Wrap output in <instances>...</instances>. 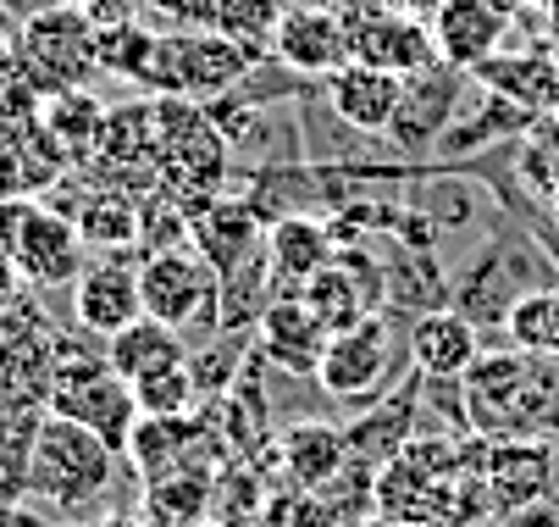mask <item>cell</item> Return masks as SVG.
I'll list each match as a JSON object with an SVG mask.
<instances>
[{"mask_svg":"<svg viewBox=\"0 0 559 527\" xmlns=\"http://www.w3.org/2000/svg\"><path fill=\"white\" fill-rule=\"evenodd\" d=\"M277 7H338V0H277Z\"/></svg>","mask_w":559,"mask_h":527,"instance_id":"obj_39","label":"cell"},{"mask_svg":"<svg viewBox=\"0 0 559 527\" xmlns=\"http://www.w3.org/2000/svg\"><path fill=\"white\" fill-rule=\"evenodd\" d=\"M12 72V34H7V23H0V79Z\"/></svg>","mask_w":559,"mask_h":527,"instance_id":"obj_36","label":"cell"},{"mask_svg":"<svg viewBox=\"0 0 559 527\" xmlns=\"http://www.w3.org/2000/svg\"><path fill=\"white\" fill-rule=\"evenodd\" d=\"M537 272H548V261L521 234H493L483 250L460 267V278H449V306L476 333H483V328H504V317L515 312V300L543 289Z\"/></svg>","mask_w":559,"mask_h":527,"instance_id":"obj_5","label":"cell"},{"mask_svg":"<svg viewBox=\"0 0 559 527\" xmlns=\"http://www.w3.org/2000/svg\"><path fill=\"white\" fill-rule=\"evenodd\" d=\"M139 300H144V317L167 323L178 333H216L222 278L194 256V245L150 250L139 256Z\"/></svg>","mask_w":559,"mask_h":527,"instance_id":"obj_7","label":"cell"},{"mask_svg":"<svg viewBox=\"0 0 559 527\" xmlns=\"http://www.w3.org/2000/svg\"><path fill=\"white\" fill-rule=\"evenodd\" d=\"M510 28V7L504 0H438V17H432V50L438 61L471 72L499 56Z\"/></svg>","mask_w":559,"mask_h":527,"instance_id":"obj_16","label":"cell"},{"mask_svg":"<svg viewBox=\"0 0 559 527\" xmlns=\"http://www.w3.org/2000/svg\"><path fill=\"white\" fill-rule=\"evenodd\" d=\"M399 361H411V355H405V339H399V328H393V312L382 306V312H371L355 328L328 339V355H322V366H316V384H322L328 400H338L349 411H366V406H377L382 395L399 389L393 384Z\"/></svg>","mask_w":559,"mask_h":527,"instance_id":"obj_4","label":"cell"},{"mask_svg":"<svg viewBox=\"0 0 559 527\" xmlns=\"http://www.w3.org/2000/svg\"><path fill=\"white\" fill-rule=\"evenodd\" d=\"M338 17L349 28L355 61L388 67V72H399V79H411V72L438 61L432 28L416 12H399L393 0H338Z\"/></svg>","mask_w":559,"mask_h":527,"instance_id":"obj_8","label":"cell"},{"mask_svg":"<svg viewBox=\"0 0 559 527\" xmlns=\"http://www.w3.org/2000/svg\"><path fill=\"white\" fill-rule=\"evenodd\" d=\"M216 500V472H167L144 483V516L155 527H205Z\"/></svg>","mask_w":559,"mask_h":527,"instance_id":"obj_24","label":"cell"},{"mask_svg":"<svg viewBox=\"0 0 559 527\" xmlns=\"http://www.w3.org/2000/svg\"><path fill=\"white\" fill-rule=\"evenodd\" d=\"M0 527H56V522L45 516V505H34V500H12V505H0Z\"/></svg>","mask_w":559,"mask_h":527,"instance_id":"obj_34","label":"cell"},{"mask_svg":"<svg viewBox=\"0 0 559 527\" xmlns=\"http://www.w3.org/2000/svg\"><path fill=\"white\" fill-rule=\"evenodd\" d=\"M405 355H411V372H421V378H465L471 361L483 355V333H476L454 306H432L421 317H411L405 328Z\"/></svg>","mask_w":559,"mask_h":527,"instance_id":"obj_18","label":"cell"},{"mask_svg":"<svg viewBox=\"0 0 559 527\" xmlns=\"http://www.w3.org/2000/svg\"><path fill=\"white\" fill-rule=\"evenodd\" d=\"M266 456L277 461L283 489L316 494V489H328V483L344 472V461H349V444H344V428H338V422L305 417V422L283 428V433L266 444Z\"/></svg>","mask_w":559,"mask_h":527,"instance_id":"obj_17","label":"cell"},{"mask_svg":"<svg viewBox=\"0 0 559 527\" xmlns=\"http://www.w3.org/2000/svg\"><path fill=\"white\" fill-rule=\"evenodd\" d=\"M416 400H421V378L411 372V384H399L388 400L366 406L349 428H344V444H349V461H366V467H388L399 449H405L416 438Z\"/></svg>","mask_w":559,"mask_h":527,"instance_id":"obj_21","label":"cell"},{"mask_svg":"<svg viewBox=\"0 0 559 527\" xmlns=\"http://www.w3.org/2000/svg\"><path fill=\"white\" fill-rule=\"evenodd\" d=\"M333 256H338V250H333V234H328L322 216L288 211V216L266 222V267H272L277 294H299Z\"/></svg>","mask_w":559,"mask_h":527,"instance_id":"obj_20","label":"cell"},{"mask_svg":"<svg viewBox=\"0 0 559 527\" xmlns=\"http://www.w3.org/2000/svg\"><path fill=\"white\" fill-rule=\"evenodd\" d=\"M72 317L84 333L111 339L128 323L144 317V300H139V261L133 256H95L84 261V272L72 278Z\"/></svg>","mask_w":559,"mask_h":527,"instance_id":"obj_9","label":"cell"},{"mask_svg":"<svg viewBox=\"0 0 559 527\" xmlns=\"http://www.w3.org/2000/svg\"><path fill=\"white\" fill-rule=\"evenodd\" d=\"M117 483V449L56 411L39 417L28 444V500L56 516H90Z\"/></svg>","mask_w":559,"mask_h":527,"instance_id":"obj_1","label":"cell"},{"mask_svg":"<svg viewBox=\"0 0 559 527\" xmlns=\"http://www.w3.org/2000/svg\"><path fill=\"white\" fill-rule=\"evenodd\" d=\"M548 500L559 505V444H554V483H548Z\"/></svg>","mask_w":559,"mask_h":527,"instance_id":"obj_37","label":"cell"},{"mask_svg":"<svg viewBox=\"0 0 559 527\" xmlns=\"http://www.w3.org/2000/svg\"><path fill=\"white\" fill-rule=\"evenodd\" d=\"M548 483H554V444H543V438H488L483 494H488L493 522L548 500Z\"/></svg>","mask_w":559,"mask_h":527,"instance_id":"obj_12","label":"cell"},{"mask_svg":"<svg viewBox=\"0 0 559 527\" xmlns=\"http://www.w3.org/2000/svg\"><path fill=\"white\" fill-rule=\"evenodd\" d=\"M499 527H559V505H554V500H537V505H526V511H510Z\"/></svg>","mask_w":559,"mask_h":527,"instance_id":"obj_35","label":"cell"},{"mask_svg":"<svg viewBox=\"0 0 559 527\" xmlns=\"http://www.w3.org/2000/svg\"><path fill=\"white\" fill-rule=\"evenodd\" d=\"M100 128H106V106H100L90 90H61V95H50V106H45V133L56 139L61 156L90 162L95 144H100Z\"/></svg>","mask_w":559,"mask_h":527,"instance_id":"obj_27","label":"cell"},{"mask_svg":"<svg viewBox=\"0 0 559 527\" xmlns=\"http://www.w3.org/2000/svg\"><path fill=\"white\" fill-rule=\"evenodd\" d=\"M322 84H328V106L355 133H388L393 112H399V95H405V79L388 72V67H371V61H344Z\"/></svg>","mask_w":559,"mask_h":527,"instance_id":"obj_19","label":"cell"},{"mask_svg":"<svg viewBox=\"0 0 559 527\" xmlns=\"http://www.w3.org/2000/svg\"><path fill=\"white\" fill-rule=\"evenodd\" d=\"M554 211H559V184H554Z\"/></svg>","mask_w":559,"mask_h":527,"instance_id":"obj_41","label":"cell"},{"mask_svg":"<svg viewBox=\"0 0 559 527\" xmlns=\"http://www.w3.org/2000/svg\"><path fill=\"white\" fill-rule=\"evenodd\" d=\"M95 17L78 0H45V7L23 12L17 39H12V67L28 72V84L45 95L61 90H90V79L100 72V50H95Z\"/></svg>","mask_w":559,"mask_h":527,"instance_id":"obj_3","label":"cell"},{"mask_svg":"<svg viewBox=\"0 0 559 527\" xmlns=\"http://www.w3.org/2000/svg\"><path fill=\"white\" fill-rule=\"evenodd\" d=\"M178 361H189L183 333L167 328V323H155V317H139V323H128L122 333L106 339V366L117 372V378H128V384L144 378V372H155V366H178Z\"/></svg>","mask_w":559,"mask_h":527,"instance_id":"obj_23","label":"cell"},{"mask_svg":"<svg viewBox=\"0 0 559 527\" xmlns=\"http://www.w3.org/2000/svg\"><path fill=\"white\" fill-rule=\"evenodd\" d=\"M272 61L299 72V79H328L344 61H355L338 7H283L272 34Z\"/></svg>","mask_w":559,"mask_h":527,"instance_id":"obj_10","label":"cell"},{"mask_svg":"<svg viewBox=\"0 0 559 527\" xmlns=\"http://www.w3.org/2000/svg\"><path fill=\"white\" fill-rule=\"evenodd\" d=\"M189 245L216 278H227V272H238L245 261H255L266 250V222L245 195H216L211 206L194 211Z\"/></svg>","mask_w":559,"mask_h":527,"instance_id":"obj_14","label":"cell"},{"mask_svg":"<svg viewBox=\"0 0 559 527\" xmlns=\"http://www.w3.org/2000/svg\"><path fill=\"white\" fill-rule=\"evenodd\" d=\"M78 7L95 17V28H111V23H139L144 0H78Z\"/></svg>","mask_w":559,"mask_h":527,"instance_id":"obj_33","label":"cell"},{"mask_svg":"<svg viewBox=\"0 0 559 527\" xmlns=\"http://www.w3.org/2000/svg\"><path fill=\"white\" fill-rule=\"evenodd\" d=\"M78 234H84L90 250L100 256H128L139 245V200L133 195H117V189H100L78 206Z\"/></svg>","mask_w":559,"mask_h":527,"instance_id":"obj_26","label":"cell"},{"mask_svg":"<svg viewBox=\"0 0 559 527\" xmlns=\"http://www.w3.org/2000/svg\"><path fill=\"white\" fill-rule=\"evenodd\" d=\"M454 72L460 67L432 61V67L405 79V95H399V112H393V128H388L399 144H427L449 128V117L460 112V79Z\"/></svg>","mask_w":559,"mask_h":527,"instance_id":"obj_22","label":"cell"},{"mask_svg":"<svg viewBox=\"0 0 559 527\" xmlns=\"http://www.w3.org/2000/svg\"><path fill=\"white\" fill-rule=\"evenodd\" d=\"M84 234H78V222L50 211V206H28L23 222H17V239H12V267L17 278L39 283V289H56V283H72L84 272Z\"/></svg>","mask_w":559,"mask_h":527,"instance_id":"obj_11","label":"cell"},{"mask_svg":"<svg viewBox=\"0 0 559 527\" xmlns=\"http://www.w3.org/2000/svg\"><path fill=\"white\" fill-rule=\"evenodd\" d=\"M277 17H283L277 0H211V34L245 45L255 56H272Z\"/></svg>","mask_w":559,"mask_h":527,"instance_id":"obj_29","label":"cell"},{"mask_svg":"<svg viewBox=\"0 0 559 527\" xmlns=\"http://www.w3.org/2000/svg\"><path fill=\"white\" fill-rule=\"evenodd\" d=\"M155 184L173 189L189 211L211 206L227 178V133L216 128L211 106L183 95H155Z\"/></svg>","mask_w":559,"mask_h":527,"instance_id":"obj_2","label":"cell"},{"mask_svg":"<svg viewBox=\"0 0 559 527\" xmlns=\"http://www.w3.org/2000/svg\"><path fill=\"white\" fill-rule=\"evenodd\" d=\"M128 389H133L139 417H194V400H200V384H194L189 361L155 366V372H144V378H133Z\"/></svg>","mask_w":559,"mask_h":527,"instance_id":"obj_30","label":"cell"},{"mask_svg":"<svg viewBox=\"0 0 559 527\" xmlns=\"http://www.w3.org/2000/svg\"><path fill=\"white\" fill-rule=\"evenodd\" d=\"M504 339L526 355H559V283H543L515 300V312L504 317Z\"/></svg>","mask_w":559,"mask_h":527,"instance_id":"obj_28","label":"cell"},{"mask_svg":"<svg viewBox=\"0 0 559 527\" xmlns=\"http://www.w3.org/2000/svg\"><path fill=\"white\" fill-rule=\"evenodd\" d=\"M250 527H349L322 494H299V489H277L261 500Z\"/></svg>","mask_w":559,"mask_h":527,"instance_id":"obj_32","label":"cell"},{"mask_svg":"<svg viewBox=\"0 0 559 527\" xmlns=\"http://www.w3.org/2000/svg\"><path fill=\"white\" fill-rule=\"evenodd\" d=\"M255 61H261L255 50L233 45V39H222L211 28H200V34H155V61H150L144 90L211 106V101H222V95H233L238 84H245L255 72Z\"/></svg>","mask_w":559,"mask_h":527,"instance_id":"obj_6","label":"cell"},{"mask_svg":"<svg viewBox=\"0 0 559 527\" xmlns=\"http://www.w3.org/2000/svg\"><path fill=\"white\" fill-rule=\"evenodd\" d=\"M90 527H139V522H128V516H100V522H90Z\"/></svg>","mask_w":559,"mask_h":527,"instance_id":"obj_38","label":"cell"},{"mask_svg":"<svg viewBox=\"0 0 559 527\" xmlns=\"http://www.w3.org/2000/svg\"><path fill=\"white\" fill-rule=\"evenodd\" d=\"M189 222H194V211H189L173 189L155 184V189L139 200V250L150 256V250H178V245H189Z\"/></svg>","mask_w":559,"mask_h":527,"instance_id":"obj_31","label":"cell"},{"mask_svg":"<svg viewBox=\"0 0 559 527\" xmlns=\"http://www.w3.org/2000/svg\"><path fill=\"white\" fill-rule=\"evenodd\" d=\"M526 350H483L471 361V372L460 378L465 395V422L483 438H510L515 433V406L526 389Z\"/></svg>","mask_w":559,"mask_h":527,"instance_id":"obj_13","label":"cell"},{"mask_svg":"<svg viewBox=\"0 0 559 527\" xmlns=\"http://www.w3.org/2000/svg\"><path fill=\"white\" fill-rule=\"evenodd\" d=\"M355 527H399V522H388V516H366V522H355Z\"/></svg>","mask_w":559,"mask_h":527,"instance_id":"obj_40","label":"cell"},{"mask_svg":"<svg viewBox=\"0 0 559 527\" xmlns=\"http://www.w3.org/2000/svg\"><path fill=\"white\" fill-rule=\"evenodd\" d=\"M328 339L333 333L322 328V317H316L299 294H272L266 312L255 317L261 355L277 372H288V378H316V366H322V355H328Z\"/></svg>","mask_w":559,"mask_h":527,"instance_id":"obj_15","label":"cell"},{"mask_svg":"<svg viewBox=\"0 0 559 527\" xmlns=\"http://www.w3.org/2000/svg\"><path fill=\"white\" fill-rule=\"evenodd\" d=\"M488 79V95H504L526 112H543V106H559V61L532 50V56H515V61H483L476 67Z\"/></svg>","mask_w":559,"mask_h":527,"instance_id":"obj_25","label":"cell"}]
</instances>
